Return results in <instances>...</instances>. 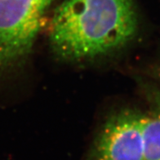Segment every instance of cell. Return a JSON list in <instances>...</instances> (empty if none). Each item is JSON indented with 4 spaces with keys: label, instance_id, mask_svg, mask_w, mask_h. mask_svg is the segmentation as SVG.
Wrapping results in <instances>:
<instances>
[{
    "label": "cell",
    "instance_id": "obj_1",
    "mask_svg": "<svg viewBox=\"0 0 160 160\" xmlns=\"http://www.w3.org/2000/svg\"><path fill=\"white\" fill-rule=\"evenodd\" d=\"M137 30L133 0H64L52 18L49 42L59 59L81 61L118 51Z\"/></svg>",
    "mask_w": 160,
    "mask_h": 160
},
{
    "label": "cell",
    "instance_id": "obj_2",
    "mask_svg": "<svg viewBox=\"0 0 160 160\" xmlns=\"http://www.w3.org/2000/svg\"><path fill=\"white\" fill-rule=\"evenodd\" d=\"M55 0H0V73L30 55Z\"/></svg>",
    "mask_w": 160,
    "mask_h": 160
},
{
    "label": "cell",
    "instance_id": "obj_3",
    "mask_svg": "<svg viewBox=\"0 0 160 160\" xmlns=\"http://www.w3.org/2000/svg\"><path fill=\"white\" fill-rule=\"evenodd\" d=\"M144 113L123 109L108 118L93 145L92 160H144Z\"/></svg>",
    "mask_w": 160,
    "mask_h": 160
},
{
    "label": "cell",
    "instance_id": "obj_4",
    "mask_svg": "<svg viewBox=\"0 0 160 160\" xmlns=\"http://www.w3.org/2000/svg\"><path fill=\"white\" fill-rule=\"evenodd\" d=\"M148 110L144 113V160H160V88L147 85Z\"/></svg>",
    "mask_w": 160,
    "mask_h": 160
},
{
    "label": "cell",
    "instance_id": "obj_5",
    "mask_svg": "<svg viewBox=\"0 0 160 160\" xmlns=\"http://www.w3.org/2000/svg\"><path fill=\"white\" fill-rule=\"evenodd\" d=\"M156 73H157V74L158 75V78H160V63L159 65H158V67H157V71H156Z\"/></svg>",
    "mask_w": 160,
    "mask_h": 160
}]
</instances>
